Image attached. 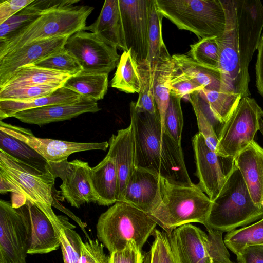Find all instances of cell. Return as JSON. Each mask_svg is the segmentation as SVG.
I'll use <instances>...</instances> for the list:
<instances>
[{
	"label": "cell",
	"mask_w": 263,
	"mask_h": 263,
	"mask_svg": "<svg viewBox=\"0 0 263 263\" xmlns=\"http://www.w3.org/2000/svg\"><path fill=\"white\" fill-rule=\"evenodd\" d=\"M157 224L146 213L126 202L117 201L99 217L97 236L110 254L124 250L132 241L142 251Z\"/></svg>",
	"instance_id": "cell-4"
},
{
	"label": "cell",
	"mask_w": 263,
	"mask_h": 263,
	"mask_svg": "<svg viewBox=\"0 0 263 263\" xmlns=\"http://www.w3.org/2000/svg\"><path fill=\"white\" fill-rule=\"evenodd\" d=\"M71 76L66 73L29 64L20 67L0 89L49 83L64 84Z\"/></svg>",
	"instance_id": "cell-28"
},
{
	"label": "cell",
	"mask_w": 263,
	"mask_h": 263,
	"mask_svg": "<svg viewBox=\"0 0 263 263\" xmlns=\"http://www.w3.org/2000/svg\"><path fill=\"white\" fill-rule=\"evenodd\" d=\"M263 218V209L253 202L242 174L235 165L212 201L205 227L223 232L245 227Z\"/></svg>",
	"instance_id": "cell-5"
},
{
	"label": "cell",
	"mask_w": 263,
	"mask_h": 263,
	"mask_svg": "<svg viewBox=\"0 0 263 263\" xmlns=\"http://www.w3.org/2000/svg\"><path fill=\"white\" fill-rule=\"evenodd\" d=\"M65 48L84 72L109 74L117 66L120 58L116 46L99 34L85 30L70 36Z\"/></svg>",
	"instance_id": "cell-10"
},
{
	"label": "cell",
	"mask_w": 263,
	"mask_h": 263,
	"mask_svg": "<svg viewBox=\"0 0 263 263\" xmlns=\"http://www.w3.org/2000/svg\"><path fill=\"white\" fill-rule=\"evenodd\" d=\"M107 154L114 161L118 180V201H120L127 182L135 167L136 149L131 124L126 128L112 134L109 141Z\"/></svg>",
	"instance_id": "cell-21"
},
{
	"label": "cell",
	"mask_w": 263,
	"mask_h": 263,
	"mask_svg": "<svg viewBox=\"0 0 263 263\" xmlns=\"http://www.w3.org/2000/svg\"><path fill=\"white\" fill-rule=\"evenodd\" d=\"M34 0H1L0 24L15 15Z\"/></svg>",
	"instance_id": "cell-49"
},
{
	"label": "cell",
	"mask_w": 263,
	"mask_h": 263,
	"mask_svg": "<svg viewBox=\"0 0 263 263\" xmlns=\"http://www.w3.org/2000/svg\"><path fill=\"white\" fill-rule=\"evenodd\" d=\"M203 89L202 87L184 74L174 61L170 81L171 95L182 99L193 92L201 91Z\"/></svg>",
	"instance_id": "cell-45"
},
{
	"label": "cell",
	"mask_w": 263,
	"mask_h": 263,
	"mask_svg": "<svg viewBox=\"0 0 263 263\" xmlns=\"http://www.w3.org/2000/svg\"><path fill=\"white\" fill-rule=\"evenodd\" d=\"M0 130L24 142L35 150L49 163L67 160L71 154L80 152L102 150L109 147L108 142H78L43 138L35 136L27 128L0 121Z\"/></svg>",
	"instance_id": "cell-14"
},
{
	"label": "cell",
	"mask_w": 263,
	"mask_h": 263,
	"mask_svg": "<svg viewBox=\"0 0 263 263\" xmlns=\"http://www.w3.org/2000/svg\"></svg>",
	"instance_id": "cell-54"
},
{
	"label": "cell",
	"mask_w": 263,
	"mask_h": 263,
	"mask_svg": "<svg viewBox=\"0 0 263 263\" xmlns=\"http://www.w3.org/2000/svg\"><path fill=\"white\" fill-rule=\"evenodd\" d=\"M79 1L64 0L36 19L0 40V58L23 45L45 39L72 35L83 30L94 8L75 5Z\"/></svg>",
	"instance_id": "cell-3"
},
{
	"label": "cell",
	"mask_w": 263,
	"mask_h": 263,
	"mask_svg": "<svg viewBox=\"0 0 263 263\" xmlns=\"http://www.w3.org/2000/svg\"><path fill=\"white\" fill-rule=\"evenodd\" d=\"M161 181V177L158 173L136 166L120 201L150 215L162 200Z\"/></svg>",
	"instance_id": "cell-18"
},
{
	"label": "cell",
	"mask_w": 263,
	"mask_h": 263,
	"mask_svg": "<svg viewBox=\"0 0 263 263\" xmlns=\"http://www.w3.org/2000/svg\"><path fill=\"white\" fill-rule=\"evenodd\" d=\"M64 86L97 102L103 99L107 92L108 74L82 71L68 78Z\"/></svg>",
	"instance_id": "cell-29"
},
{
	"label": "cell",
	"mask_w": 263,
	"mask_h": 263,
	"mask_svg": "<svg viewBox=\"0 0 263 263\" xmlns=\"http://www.w3.org/2000/svg\"><path fill=\"white\" fill-rule=\"evenodd\" d=\"M174 61L172 59L154 67V94L161 124L170 100V81Z\"/></svg>",
	"instance_id": "cell-36"
},
{
	"label": "cell",
	"mask_w": 263,
	"mask_h": 263,
	"mask_svg": "<svg viewBox=\"0 0 263 263\" xmlns=\"http://www.w3.org/2000/svg\"><path fill=\"white\" fill-rule=\"evenodd\" d=\"M261 117L263 109L256 100L250 97L242 98L224 124L216 153L223 157H235L254 141Z\"/></svg>",
	"instance_id": "cell-9"
},
{
	"label": "cell",
	"mask_w": 263,
	"mask_h": 263,
	"mask_svg": "<svg viewBox=\"0 0 263 263\" xmlns=\"http://www.w3.org/2000/svg\"><path fill=\"white\" fill-rule=\"evenodd\" d=\"M129 107L136 166L156 172L172 184L194 185L185 165L181 145L163 130L159 111L152 114L138 108L134 101Z\"/></svg>",
	"instance_id": "cell-1"
},
{
	"label": "cell",
	"mask_w": 263,
	"mask_h": 263,
	"mask_svg": "<svg viewBox=\"0 0 263 263\" xmlns=\"http://www.w3.org/2000/svg\"><path fill=\"white\" fill-rule=\"evenodd\" d=\"M200 91L213 112L223 123L228 120L242 98L240 96L228 93L221 90L203 89Z\"/></svg>",
	"instance_id": "cell-38"
},
{
	"label": "cell",
	"mask_w": 263,
	"mask_h": 263,
	"mask_svg": "<svg viewBox=\"0 0 263 263\" xmlns=\"http://www.w3.org/2000/svg\"><path fill=\"white\" fill-rule=\"evenodd\" d=\"M181 100V98L170 95L163 122V130L180 145L183 126Z\"/></svg>",
	"instance_id": "cell-42"
},
{
	"label": "cell",
	"mask_w": 263,
	"mask_h": 263,
	"mask_svg": "<svg viewBox=\"0 0 263 263\" xmlns=\"http://www.w3.org/2000/svg\"><path fill=\"white\" fill-rule=\"evenodd\" d=\"M254 204L263 209V148L255 141L235 157Z\"/></svg>",
	"instance_id": "cell-23"
},
{
	"label": "cell",
	"mask_w": 263,
	"mask_h": 263,
	"mask_svg": "<svg viewBox=\"0 0 263 263\" xmlns=\"http://www.w3.org/2000/svg\"><path fill=\"white\" fill-rule=\"evenodd\" d=\"M187 54L200 64L219 70L220 49L216 37L203 39L191 45Z\"/></svg>",
	"instance_id": "cell-40"
},
{
	"label": "cell",
	"mask_w": 263,
	"mask_h": 263,
	"mask_svg": "<svg viewBox=\"0 0 263 263\" xmlns=\"http://www.w3.org/2000/svg\"><path fill=\"white\" fill-rule=\"evenodd\" d=\"M64 0H34L15 15L0 24V40L37 18L49 9L57 6Z\"/></svg>",
	"instance_id": "cell-34"
},
{
	"label": "cell",
	"mask_w": 263,
	"mask_h": 263,
	"mask_svg": "<svg viewBox=\"0 0 263 263\" xmlns=\"http://www.w3.org/2000/svg\"><path fill=\"white\" fill-rule=\"evenodd\" d=\"M104 247L98 239L83 242L79 263H110V255L105 254Z\"/></svg>",
	"instance_id": "cell-46"
},
{
	"label": "cell",
	"mask_w": 263,
	"mask_h": 263,
	"mask_svg": "<svg viewBox=\"0 0 263 263\" xmlns=\"http://www.w3.org/2000/svg\"><path fill=\"white\" fill-rule=\"evenodd\" d=\"M172 58L184 74L203 89L221 90V77L219 70L198 63L187 54H175Z\"/></svg>",
	"instance_id": "cell-30"
},
{
	"label": "cell",
	"mask_w": 263,
	"mask_h": 263,
	"mask_svg": "<svg viewBox=\"0 0 263 263\" xmlns=\"http://www.w3.org/2000/svg\"><path fill=\"white\" fill-rule=\"evenodd\" d=\"M61 248L64 263H79L83 241L71 228H62L60 233Z\"/></svg>",
	"instance_id": "cell-44"
},
{
	"label": "cell",
	"mask_w": 263,
	"mask_h": 263,
	"mask_svg": "<svg viewBox=\"0 0 263 263\" xmlns=\"http://www.w3.org/2000/svg\"><path fill=\"white\" fill-rule=\"evenodd\" d=\"M30 243L29 224L12 203L0 200V263H26Z\"/></svg>",
	"instance_id": "cell-12"
},
{
	"label": "cell",
	"mask_w": 263,
	"mask_h": 263,
	"mask_svg": "<svg viewBox=\"0 0 263 263\" xmlns=\"http://www.w3.org/2000/svg\"><path fill=\"white\" fill-rule=\"evenodd\" d=\"M144 255L132 241L123 250L110 254V263H142Z\"/></svg>",
	"instance_id": "cell-47"
},
{
	"label": "cell",
	"mask_w": 263,
	"mask_h": 263,
	"mask_svg": "<svg viewBox=\"0 0 263 263\" xmlns=\"http://www.w3.org/2000/svg\"><path fill=\"white\" fill-rule=\"evenodd\" d=\"M258 130H259L263 136V119L260 118L258 121Z\"/></svg>",
	"instance_id": "cell-53"
},
{
	"label": "cell",
	"mask_w": 263,
	"mask_h": 263,
	"mask_svg": "<svg viewBox=\"0 0 263 263\" xmlns=\"http://www.w3.org/2000/svg\"><path fill=\"white\" fill-rule=\"evenodd\" d=\"M16 209L29 224L30 243L28 254L48 253L61 246L60 232L40 209L26 200L24 205Z\"/></svg>",
	"instance_id": "cell-19"
},
{
	"label": "cell",
	"mask_w": 263,
	"mask_h": 263,
	"mask_svg": "<svg viewBox=\"0 0 263 263\" xmlns=\"http://www.w3.org/2000/svg\"><path fill=\"white\" fill-rule=\"evenodd\" d=\"M51 172L56 178H61L62 183L59 187L62 196L74 208L97 202L89 180L88 163L79 159L71 161L65 160L49 163Z\"/></svg>",
	"instance_id": "cell-16"
},
{
	"label": "cell",
	"mask_w": 263,
	"mask_h": 263,
	"mask_svg": "<svg viewBox=\"0 0 263 263\" xmlns=\"http://www.w3.org/2000/svg\"><path fill=\"white\" fill-rule=\"evenodd\" d=\"M82 97L63 85L49 95L29 100L0 101V120L12 117L15 114L27 109L76 102Z\"/></svg>",
	"instance_id": "cell-26"
},
{
	"label": "cell",
	"mask_w": 263,
	"mask_h": 263,
	"mask_svg": "<svg viewBox=\"0 0 263 263\" xmlns=\"http://www.w3.org/2000/svg\"><path fill=\"white\" fill-rule=\"evenodd\" d=\"M111 86L126 93H139L141 84L138 63L129 51H123L120 56Z\"/></svg>",
	"instance_id": "cell-33"
},
{
	"label": "cell",
	"mask_w": 263,
	"mask_h": 263,
	"mask_svg": "<svg viewBox=\"0 0 263 263\" xmlns=\"http://www.w3.org/2000/svg\"><path fill=\"white\" fill-rule=\"evenodd\" d=\"M100 110L97 102L82 97L76 102L27 109L15 114L12 117L25 123L41 126L70 120L85 113H96Z\"/></svg>",
	"instance_id": "cell-20"
},
{
	"label": "cell",
	"mask_w": 263,
	"mask_h": 263,
	"mask_svg": "<svg viewBox=\"0 0 263 263\" xmlns=\"http://www.w3.org/2000/svg\"><path fill=\"white\" fill-rule=\"evenodd\" d=\"M141 88L136 107L155 114L158 111L154 94V68L146 61L138 63Z\"/></svg>",
	"instance_id": "cell-37"
},
{
	"label": "cell",
	"mask_w": 263,
	"mask_h": 263,
	"mask_svg": "<svg viewBox=\"0 0 263 263\" xmlns=\"http://www.w3.org/2000/svg\"><path fill=\"white\" fill-rule=\"evenodd\" d=\"M221 1L226 13V25L223 34L216 37L220 49V90L242 98L250 97V81L245 77L240 65L235 6L233 0Z\"/></svg>",
	"instance_id": "cell-8"
},
{
	"label": "cell",
	"mask_w": 263,
	"mask_h": 263,
	"mask_svg": "<svg viewBox=\"0 0 263 263\" xmlns=\"http://www.w3.org/2000/svg\"><path fill=\"white\" fill-rule=\"evenodd\" d=\"M142 263H160L155 240L154 241L151 250L144 255Z\"/></svg>",
	"instance_id": "cell-52"
},
{
	"label": "cell",
	"mask_w": 263,
	"mask_h": 263,
	"mask_svg": "<svg viewBox=\"0 0 263 263\" xmlns=\"http://www.w3.org/2000/svg\"><path fill=\"white\" fill-rule=\"evenodd\" d=\"M163 16L158 10L156 0H150L149 6L148 54L147 60L151 67L172 59L164 43L162 33Z\"/></svg>",
	"instance_id": "cell-31"
},
{
	"label": "cell",
	"mask_w": 263,
	"mask_h": 263,
	"mask_svg": "<svg viewBox=\"0 0 263 263\" xmlns=\"http://www.w3.org/2000/svg\"><path fill=\"white\" fill-rule=\"evenodd\" d=\"M83 30L99 34L117 49L127 51L123 30L119 0L105 1L100 13Z\"/></svg>",
	"instance_id": "cell-25"
},
{
	"label": "cell",
	"mask_w": 263,
	"mask_h": 263,
	"mask_svg": "<svg viewBox=\"0 0 263 263\" xmlns=\"http://www.w3.org/2000/svg\"><path fill=\"white\" fill-rule=\"evenodd\" d=\"M187 98L196 116L198 133L203 136L209 146L216 152L226 123L222 122L213 112L200 91L189 95Z\"/></svg>",
	"instance_id": "cell-27"
},
{
	"label": "cell",
	"mask_w": 263,
	"mask_h": 263,
	"mask_svg": "<svg viewBox=\"0 0 263 263\" xmlns=\"http://www.w3.org/2000/svg\"><path fill=\"white\" fill-rule=\"evenodd\" d=\"M0 149L25 164L44 173L51 172L49 163L24 142L0 130Z\"/></svg>",
	"instance_id": "cell-32"
},
{
	"label": "cell",
	"mask_w": 263,
	"mask_h": 263,
	"mask_svg": "<svg viewBox=\"0 0 263 263\" xmlns=\"http://www.w3.org/2000/svg\"><path fill=\"white\" fill-rule=\"evenodd\" d=\"M208 233H203V238L207 253L212 263H233L222 238L223 232L206 228Z\"/></svg>",
	"instance_id": "cell-43"
},
{
	"label": "cell",
	"mask_w": 263,
	"mask_h": 263,
	"mask_svg": "<svg viewBox=\"0 0 263 263\" xmlns=\"http://www.w3.org/2000/svg\"><path fill=\"white\" fill-rule=\"evenodd\" d=\"M55 177L28 166L0 149V193L20 195L40 209L60 232L62 228H75L63 215H57L53 203Z\"/></svg>",
	"instance_id": "cell-2"
},
{
	"label": "cell",
	"mask_w": 263,
	"mask_h": 263,
	"mask_svg": "<svg viewBox=\"0 0 263 263\" xmlns=\"http://www.w3.org/2000/svg\"><path fill=\"white\" fill-rule=\"evenodd\" d=\"M153 235L157 244L159 262L179 263L171 247L167 233L155 229Z\"/></svg>",
	"instance_id": "cell-48"
},
{
	"label": "cell",
	"mask_w": 263,
	"mask_h": 263,
	"mask_svg": "<svg viewBox=\"0 0 263 263\" xmlns=\"http://www.w3.org/2000/svg\"><path fill=\"white\" fill-rule=\"evenodd\" d=\"M70 35L34 42L20 47L0 58V87L21 67L32 64L65 47Z\"/></svg>",
	"instance_id": "cell-17"
},
{
	"label": "cell",
	"mask_w": 263,
	"mask_h": 263,
	"mask_svg": "<svg viewBox=\"0 0 263 263\" xmlns=\"http://www.w3.org/2000/svg\"><path fill=\"white\" fill-rule=\"evenodd\" d=\"M204 232L201 229L188 223L167 234L179 263H212L203 241Z\"/></svg>",
	"instance_id": "cell-22"
},
{
	"label": "cell",
	"mask_w": 263,
	"mask_h": 263,
	"mask_svg": "<svg viewBox=\"0 0 263 263\" xmlns=\"http://www.w3.org/2000/svg\"><path fill=\"white\" fill-rule=\"evenodd\" d=\"M237 18V35L240 65L250 81L248 67L257 49L263 29V5L258 0H233Z\"/></svg>",
	"instance_id": "cell-13"
},
{
	"label": "cell",
	"mask_w": 263,
	"mask_h": 263,
	"mask_svg": "<svg viewBox=\"0 0 263 263\" xmlns=\"http://www.w3.org/2000/svg\"><path fill=\"white\" fill-rule=\"evenodd\" d=\"M90 184L100 205L109 206L118 201V180L114 160L108 155L89 171Z\"/></svg>",
	"instance_id": "cell-24"
},
{
	"label": "cell",
	"mask_w": 263,
	"mask_h": 263,
	"mask_svg": "<svg viewBox=\"0 0 263 263\" xmlns=\"http://www.w3.org/2000/svg\"><path fill=\"white\" fill-rule=\"evenodd\" d=\"M163 17L179 29L199 39L217 37L226 29V16L221 0H156Z\"/></svg>",
	"instance_id": "cell-7"
},
{
	"label": "cell",
	"mask_w": 263,
	"mask_h": 263,
	"mask_svg": "<svg viewBox=\"0 0 263 263\" xmlns=\"http://www.w3.org/2000/svg\"><path fill=\"white\" fill-rule=\"evenodd\" d=\"M150 0H119L124 39L138 63L147 60Z\"/></svg>",
	"instance_id": "cell-15"
},
{
	"label": "cell",
	"mask_w": 263,
	"mask_h": 263,
	"mask_svg": "<svg viewBox=\"0 0 263 263\" xmlns=\"http://www.w3.org/2000/svg\"><path fill=\"white\" fill-rule=\"evenodd\" d=\"M32 64L39 67L66 73L71 76L82 71L77 60L65 47Z\"/></svg>",
	"instance_id": "cell-41"
},
{
	"label": "cell",
	"mask_w": 263,
	"mask_h": 263,
	"mask_svg": "<svg viewBox=\"0 0 263 263\" xmlns=\"http://www.w3.org/2000/svg\"><path fill=\"white\" fill-rule=\"evenodd\" d=\"M196 165L197 186L213 201L219 194L234 165V157L218 155L199 133L192 140Z\"/></svg>",
	"instance_id": "cell-11"
},
{
	"label": "cell",
	"mask_w": 263,
	"mask_h": 263,
	"mask_svg": "<svg viewBox=\"0 0 263 263\" xmlns=\"http://www.w3.org/2000/svg\"><path fill=\"white\" fill-rule=\"evenodd\" d=\"M161 183L162 200L149 215L167 234L192 222L205 226L212 201L197 184L176 185L162 177Z\"/></svg>",
	"instance_id": "cell-6"
},
{
	"label": "cell",
	"mask_w": 263,
	"mask_h": 263,
	"mask_svg": "<svg viewBox=\"0 0 263 263\" xmlns=\"http://www.w3.org/2000/svg\"><path fill=\"white\" fill-rule=\"evenodd\" d=\"M236 256L237 263H263V245L246 247Z\"/></svg>",
	"instance_id": "cell-50"
},
{
	"label": "cell",
	"mask_w": 263,
	"mask_h": 263,
	"mask_svg": "<svg viewBox=\"0 0 263 263\" xmlns=\"http://www.w3.org/2000/svg\"><path fill=\"white\" fill-rule=\"evenodd\" d=\"M64 84L49 83L0 89V101H26L49 95Z\"/></svg>",
	"instance_id": "cell-39"
},
{
	"label": "cell",
	"mask_w": 263,
	"mask_h": 263,
	"mask_svg": "<svg viewBox=\"0 0 263 263\" xmlns=\"http://www.w3.org/2000/svg\"><path fill=\"white\" fill-rule=\"evenodd\" d=\"M257 50L255 65L256 86L258 92L263 97V34L261 35Z\"/></svg>",
	"instance_id": "cell-51"
},
{
	"label": "cell",
	"mask_w": 263,
	"mask_h": 263,
	"mask_svg": "<svg viewBox=\"0 0 263 263\" xmlns=\"http://www.w3.org/2000/svg\"><path fill=\"white\" fill-rule=\"evenodd\" d=\"M224 242L236 255L246 247L263 245V218L253 224L227 232Z\"/></svg>",
	"instance_id": "cell-35"
}]
</instances>
